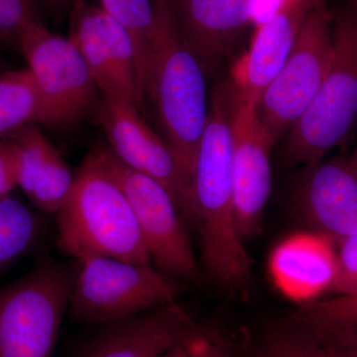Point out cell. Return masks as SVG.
I'll return each mask as SVG.
<instances>
[{"instance_id": "cell-16", "label": "cell", "mask_w": 357, "mask_h": 357, "mask_svg": "<svg viewBox=\"0 0 357 357\" xmlns=\"http://www.w3.org/2000/svg\"><path fill=\"white\" fill-rule=\"evenodd\" d=\"M185 46L206 70L229 54L255 25L261 0H169Z\"/></svg>"}, {"instance_id": "cell-19", "label": "cell", "mask_w": 357, "mask_h": 357, "mask_svg": "<svg viewBox=\"0 0 357 357\" xmlns=\"http://www.w3.org/2000/svg\"><path fill=\"white\" fill-rule=\"evenodd\" d=\"M48 124L38 86L27 69L0 74V134Z\"/></svg>"}, {"instance_id": "cell-15", "label": "cell", "mask_w": 357, "mask_h": 357, "mask_svg": "<svg viewBox=\"0 0 357 357\" xmlns=\"http://www.w3.org/2000/svg\"><path fill=\"white\" fill-rule=\"evenodd\" d=\"M318 0H282L273 13L255 26L248 50L231 70L232 89L258 102L286 62L303 23Z\"/></svg>"}, {"instance_id": "cell-20", "label": "cell", "mask_w": 357, "mask_h": 357, "mask_svg": "<svg viewBox=\"0 0 357 357\" xmlns=\"http://www.w3.org/2000/svg\"><path fill=\"white\" fill-rule=\"evenodd\" d=\"M44 222L20 199H0V271L28 255L39 243Z\"/></svg>"}, {"instance_id": "cell-8", "label": "cell", "mask_w": 357, "mask_h": 357, "mask_svg": "<svg viewBox=\"0 0 357 357\" xmlns=\"http://www.w3.org/2000/svg\"><path fill=\"white\" fill-rule=\"evenodd\" d=\"M333 20L328 7L318 0L287 60L258 100V114L275 143L306 112L325 77L332 56Z\"/></svg>"}, {"instance_id": "cell-21", "label": "cell", "mask_w": 357, "mask_h": 357, "mask_svg": "<svg viewBox=\"0 0 357 357\" xmlns=\"http://www.w3.org/2000/svg\"><path fill=\"white\" fill-rule=\"evenodd\" d=\"M256 344L267 357H333L311 326L296 314L265 328Z\"/></svg>"}, {"instance_id": "cell-7", "label": "cell", "mask_w": 357, "mask_h": 357, "mask_svg": "<svg viewBox=\"0 0 357 357\" xmlns=\"http://www.w3.org/2000/svg\"><path fill=\"white\" fill-rule=\"evenodd\" d=\"M93 152L128 197L152 264L176 280H198V259L171 192L155 178L124 165L107 145Z\"/></svg>"}, {"instance_id": "cell-25", "label": "cell", "mask_w": 357, "mask_h": 357, "mask_svg": "<svg viewBox=\"0 0 357 357\" xmlns=\"http://www.w3.org/2000/svg\"><path fill=\"white\" fill-rule=\"evenodd\" d=\"M338 245L335 279L330 289L335 295H342L357 287V229Z\"/></svg>"}, {"instance_id": "cell-4", "label": "cell", "mask_w": 357, "mask_h": 357, "mask_svg": "<svg viewBox=\"0 0 357 357\" xmlns=\"http://www.w3.org/2000/svg\"><path fill=\"white\" fill-rule=\"evenodd\" d=\"M357 123V4L333 16L332 56L306 112L284 137L283 158L314 165L340 146Z\"/></svg>"}, {"instance_id": "cell-31", "label": "cell", "mask_w": 357, "mask_h": 357, "mask_svg": "<svg viewBox=\"0 0 357 357\" xmlns=\"http://www.w3.org/2000/svg\"><path fill=\"white\" fill-rule=\"evenodd\" d=\"M184 344L180 345V347H176L167 357H187V356H185Z\"/></svg>"}, {"instance_id": "cell-5", "label": "cell", "mask_w": 357, "mask_h": 357, "mask_svg": "<svg viewBox=\"0 0 357 357\" xmlns=\"http://www.w3.org/2000/svg\"><path fill=\"white\" fill-rule=\"evenodd\" d=\"M77 269L45 257L0 287V357L53 356Z\"/></svg>"}, {"instance_id": "cell-1", "label": "cell", "mask_w": 357, "mask_h": 357, "mask_svg": "<svg viewBox=\"0 0 357 357\" xmlns=\"http://www.w3.org/2000/svg\"><path fill=\"white\" fill-rule=\"evenodd\" d=\"M229 102L222 86L211 95L192 169L190 222L206 273L222 287L239 290L250 281L251 261L236 222Z\"/></svg>"}, {"instance_id": "cell-22", "label": "cell", "mask_w": 357, "mask_h": 357, "mask_svg": "<svg viewBox=\"0 0 357 357\" xmlns=\"http://www.w3.org/2000/svg\"><path fill=\"white\" fill-rule=\"evenodd\" d=\"M75 177L76 175L55 148L33 176L24 192L40 211L57 215L69 198Z\"/></svg>"}, {"instance_id": "cell-23", "label": "cell", "mask_w": 357, "mask_h": 357, "mask_svg": "<svg viewBox=\"0 0 357 357\" xmlns=\"http://www.w3.org/2000/svg\"><path fill=\"white\" fill-rule=\"evenodd\" d=\"M298 317L317 328H347L357 325V287L319 302L305 304Z\"/></svg>"}, {"instance_id": "cell-24", "label": "cell", "mask_w": 357, "mask_h": 357, "mask_svg": "<svg viewBox=\"0 0 357 357\" xmlns=\"http://www.w3.org/2000/svg\"><path fill=\"white\" fill-rule=\"evenodd\" d=\"M38 23L35 0H0V42L18 47L23 33Z\"/></svg>"}, {"instance_id": "cell-3", "label": "cell", "mask_w": 357, "mask_h": 357, "mask_svg": "<svg viewBox=\"0 0 357 357\" xmlns=\"http://www.w3.org/2000/svg\"><path fill=\"white\" fill-rule=\"evenodd\" d=\"M56 217L59 248L77 261L109 257L152 263L128 197L93 151Z\"/></svg>"}, {"instance_id": "cell-11", "label": "cell", "mask_w": 357, "mask_h": 357, "mask_svg": "<svg viewBox=\"0 0 357 357\" xmlns=\"http://www.w3.org/2000/svg\"><path fill=\"white\" fill-rule=\"evenodd\" d=\"M133 103L102 96L98 119L112 153L124 165L161 183L175 199L183 217L191 220V184L165 139L141 117Z\"/></svg>"}, {"instance_id": "cell-14", "label": "cell", "mask_w": 357, "mask_h": 357, "mask_svg": "<svg viewBox=\"0 0 357 357\" xmlns=\"http://www.w3.org/2000/svg\"><path fill=\"white\" fill-rule=\"evenodd\" d=\"M100 326L74 357H167L198 325L176 302Z\"/></svg>"}, {"instance_id": "cell-27", "label": "cell", "mask_w": 357, "mask_h": 357, "mask_svg": "<svg viewBox=\"0 0 357 357\" xmlns=\"http://www.w3.org/2000/svg\"><path fill=\"white\" fill-rule=\"evenodd\" d=\"M309 326L333 357H357V325L331 328Z\"/></svg>"}, {"instance_id": "cell-12", "label": "cell", "mask_w": 357, "mask_h": 357, "mask_svg": "<svg viewBox=\"0 0 357 357\" xmlns=\"http://www.w3.org/2000/svg\"><path fill=\"white\" fill-rule=\"evenodd\" d=\"M294 208L312 234L340 243L357 229V147L305 167Z\"/></svg>"}, {"instance_id": "cell-18", "label": "cell", "mask_w": 357, "mask_h": 357, "mask_svg": "<svg viewBox=\"0 0 357 357\" xmlns=\"http://www.w3.org/2000/svg\"><path fill=\"white\" fill-rule=\"evenodd\" d=\"M100 7L128 31L135 50L141 109L146 105L154 25L152 0H100Z\"/></svg>"}, {"instance_id": "cell-17", "label": "cell", "mask_w": 357, "mask_h": 357, "mask_svg": "<svg viewBox=\"0 0 357 357\" xmlns=\"http://www.w3.org/2000/svg\"><path fill=\"white\" fill-rule=\"evenodd\" d=\"M324 237H297L277 249L273 269L277 279L293 293L312 295L330 289L335 279L337 256Z\"/></svg>"}, {"instance_id": "cell-9", "label": "cell", "mask_w": 357, "mask_h": 357, "mask_svg": "<svg viewBox=\"0 0 357 357\" xmlns=\"http://www.w3.org/2000/svg\"><path fill=\"white\" fill-rule=\"evenodd\" d=\"M18 47L43 98L48 126L81 121L96 102L98 89L74 42L38 23L23 33Z\"/></svg>"}, {"instance_id": "cell-6", "label": "cell", "mask_w": 357, "mask_h": 357, "mask_svg": "<svg viewBox=\"0 0 357 357\" xmlns=\"http://www.w3.org/2000/svg\"><path fill=\"white\" fill-rule=\"evenodd\" d=\"M180 286L152 263L84 258L77 261L68 312L81 323H114L178 302Z\"/></svg>"}, {"instance_id": "cell-28", "label": "cell", "mask_w": 357, "mask_h": 357, "mask_svg": "<svg viewBox=\"0 0 357 357\" xmlns=\"http://www.w3.org/2000/svg\"><path fill=\"white\" fill-rule=\"evenodd\" d=\"M15 154L11 142L0 145V199L17 187Z\"/></svg>"}, {"instance_id": "cell-2", "label": "cell", "mask_w": 357, "mask_h": 357, "mask_svg": "<svg viewBox=\"0 0 357 357\" xmlns=\"http://www.w3.org/2000/svg\"><path fill=\"white\" fill-rule=\"evenodd\" d=\"M154 25L146 102L153 103L164 139L191 184L208 121L204 70L185 46L169 0H152Z\"/></svg>"}, {"instance_id": "cell-10", "label": "cell", "mask_w": 357, "mask_h": 357, "mask_svg": "<svg viewBox=\"0 0 357 357\" xmlns=\"http://www.w3.org/2000/svg\"><path fill=\"white\" fill-rule=\"evenodd\" d=\"M230 128L234 202L239 234L255 236L271 192V150L276 144L263 126L257 102L232 89Z\"/></svg>"}, {"instance_id": "cell-30", "label": "cell", "mask_w": 357, "mask_h": 357, "mask_svg": "<svg viewBox=\"0 0 357 357\" xmlns=\"http://www.w3.org/2000/svg\"><path fill=\"white\" fill-rule=\"evenodd\" d=\"M45 6L50 8L51 10H62L66 8L70 2L77 1V0H38Z\"/></svg>"}, {"instance_id": "cell-26", "label": "cell", "mask_w": 357, "mask_h": 357, "mask_svg": "<svg viewBox=\"0 0 357 357\" xmlns=\"http://www.w3.org/2000/svg\"><path fill=\"white\" fill-rule=\"evenodd\" d=\"M187 357H236V347L220 333L197 326L185 340Z\"/></svg>"}, {"instance_id": "cell-13", "label": "cell", "mask_w": 357, "mask_h": 357, "mask_svg": "<svg viewBox=\"0 0 357 357\" xmlns=\"http://www.w3.org/2000/svg\"><path fill=\"white\" fill-rule=\"evenodd\" d=\"M70 39L102 96L133 103L141 110L135 50L128 31L102 7L77 1Z\"/></svg>"}, {"instance_id": "cell-29", "label": "cell", "mask_w": 357, "mask_h": 357, "mask_svg": "<svg viewBox=\"0 0 357 357\" xmlns=\"http://www.w3.org/2000/svg\"><path fill=\"white\" fill-rule=\"evenodd\" d=\"M236 357H267L260 347L255 344L236 347Z\"/></svg>"}]
</instances>
